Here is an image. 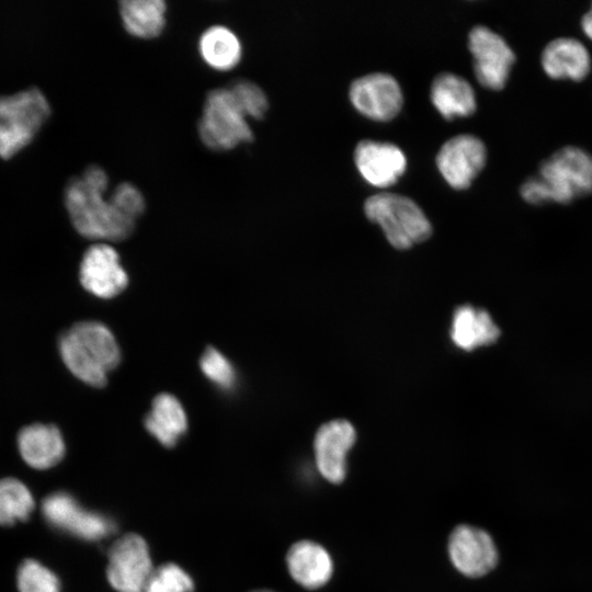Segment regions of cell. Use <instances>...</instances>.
<instances>
[{
  "instance_id": "obj_7",
  "label": "cell",
  "mask_w": 592,
  "mask_h": 592,
  "mask_svg": "<svg viewBox=\"0 0 592 592\" xmlns=\"http://www.w3.org/2000/svg\"><path fill=\"white\" fill-rule=\"evenodd\" d=\"M474 73L486 89L502 90L515 62V54L505 39L487 26L476 25L468 34Z\"/></svg>"
},
{
  "instance_id": "obj_10",
  "label": "cell",
  "mask_w": 592,
  "mask_h": 592,
  "mask_svg": "<svg viewBox=\"0 0 592 592\" xmlns=\"http://www.w3.org/2000/svg\"><path fill=\"white\" fill-rule=\"evenodd\" d=\"M152 571L148 546L139 535L127 534L110 548L106 573L116 591L145 592Z\"/></svg>"
},
{
  "instance_id": "obj_9",
  "label": "cell",
  "mask_w": 592,
  "mask_h": 592,
  "mask_svg": "<svg viewBox=\"0 0 592 592\" xmlns=\"http://www.w3.org/2000/svg\"><path fill=\"white\" fill-rule=\"evenodd\" d=\"M42 513L50 526L86 540L105 538L115 530L111 519L82 508L67 492L47 496L42 502Z\"/></svg>"
},
{
  "instance_id": "obj_21",
  "label": "cell",
  "mask_w": 592,
  "mask_h": 592,
  "mask_svg": "<svg viewBox=\"0 0 592 592\" xmlns=\"http://www.w3.org/2000/svg\"><path fill=\"white\" fill-rule=\"evenodd\" d=\"M146 430L164 447H173L187 431V417L179 399L167 392L152 400L144 421Z\"/></svg>"
},
{
  "instance_id": "obj_4",
  "label": "cell",
  "mask_w": 592,
  "mask_h": 592,
  "mask_svg": "<svg viewBox=\"0 0 592 592\" xmlns=\"http://www.w3.org/2000/svg\"><path fill=\"white\" fill-rule=\"evenodd\" d=\"M50 113L45 94L34 87L0 96V157L9 159L29 145Z\"/></svg>"
},
{
  "instance_id": "obj_18",
  "label": "cell",
  "mask_w": 592,
  "mask_h": 592,
  "mask_svg": "<svg viewBox=\"0 0 592 592\" xmlns=\"http://www.w3.org/2000/svg\"><path fill=\"white\" fill-rule=\"evenodd\" d=\"M18 447L24 462L36 469H47L64 457L66 446L59 429L53 424L35 423L18 434Z\"/></svg>"
},
{
  "instance_id": "obj_13",
  "label": "cell",
  "mask_w": 592,
  "mask_h": 592,
  "mask_svg": "<svg viewBox=\"0 0 592 592\" xmlns=\"http://www.w3.org/2000/svg\"><path fill=\"white\" fill-rule=\"evenodd\" d=\"M352 105L362 115L377 122L396 117L403 104L397 80L384 72H374L355 79L349 90Z\"/></svg>"
},
{
  "instance_id": "obj_28",
  "label": "cell",
  "mask_w": 592,
  "mask_h": 592,
  "mask_svg": "<svg viewBox=\"0 0 592 592\" xmlns=\"http://www.w3.org/2000/svg\"><path fill=\"white\" fill-rule=\"evenodd\" d=\"M191 577L178 565L166 563L153 569L145 592H193Z\"/></svg>"
},
{
  "instance_id": "obj_5",
  "label": "cell",
  "mask_w": 592,
  "mask_h": 592,
  "mask_svg": "<svg viewBox=\"0 0 592 592\" xmlns=\"http://www.w3.org/2000/svg\"><path fill=\"white\" fill-rule=\"evenodd\" d=\"M229 87L210 90L203 104L197 129L210 150L227 151L253 140V130Z\"/></svg>"
},
{
  "instance_id": "obj_12",
  "label": "cell",
  "mask_w": 592,
  "mask_h": 592,
  "mask_svg": "<svg viewBox=\"0 0 592 592\" xmlns=\"http://www.w3.org/2000/svg\"><path fill=\"white\" fill-rule=\"evenodd\" d=\"M435 161L449 186L466 190L485 168L487 148L482 140L474 135H457L442 145Z\"/></svg>"
},
{
  "instance_id": "obj_15",
  "label": "cell",
  "mask_w": 592,
  "mask_h": 592,
  "mask_svg": "<svg viewBox=\"0 0 592 592\" xmlns=\"http://www.w3.org/2000/svg\"><path fill=\"white\" fill-rule=\"evenodd\" d=\"M354 162L362 178L376 187L394 185L407 168L406 156L398 146L369 139L356 145Z\"/></svg>"
},
{
  "instance_id": "obj_14",
  "label": "cell",
  "mask_w": 592,
  "mask_h": 592,
  "mask_svg": "<svg viewBox=\"0 0 592 592\" xmlns=\"http://www.w3.org/2000/svg\"><path fill=\"white\" fill-rule=\"evenodd\" d=\"M81 285L99 298H113L128 284L118 252L105 242L92 244L83 254L79 271Z\"/></svg>"
},
{
  "instance_id": "obj_1",
  "label": "cell",
  "mask_w": 592,
  "mask_h": 592,
  "mask_svg": "<svg viewBox=\"0 0 592 592\" xmlns=\"http://www.w3.org/2000/svg\"><path fill=\"white\" fill-rule=\"evenodd\" d=\"M109 184V174L96 164L66 184L67 213L75 229L88 239L121 241L135 229L136 221L122 214L106 195Z\"/></svg>"
},
{
  "instance_id": "obj_20",
  "label": "cell",
  "mask_w": 592,
  "mask_h": 592,
  "mask_svg": "<svg viewBox=\"0 0 592 592\" xmlns=\"http://www.w3.org/2000/svg\"><path fill=\"white\" fill-rule=\"evenodd\" d=\"M430 98L437 112L447 121L473 115L476 95L469 82L452 72H441L431 84Z\"/></svg>"
},
{
  "instance_id": "obj_19",
  "label": "cell",
  "mask_w": 592,
  "mask_h": 592,
  "mask_svg": "<svg viewBox=\"0 0 592 592\" xmlns=\"http://www.w3.org/2000/svg\"><path fill=\"white\" fill-rule=\"evenodd\" d=\"M499 335V328L485 309L462 305L454 310L449 337L458 349L473 351L494 343Z\"/></svg>"
},
{
  "instance_id": "obj_8",
  "label": "cell",
  "mask_w": 592,
  "mask_h": 592,
  "mask_svg": "<svg viewBox=\"0 0 592 592\" xmlns=\"http://www.w3.org/2000/svg\"><path fill=\"white\" fill-rule=\"evenodd\" d=\"M447 554L455 570L471 579L487 576L499 561V551L491 535L470 524H459L451 532Z\"/></svg>"
},
{
  "instance_id": "obj_6",
  "label": "cell",
  "mask_w": 592,
  "mask_h": 592,
  "mask_svg": "<svg viewBox=\"0 0 592 592\" xmlns=\"http://www.w3.org/2000/svg\"><path fill=\"white\" fill-rule=\"evenodd\" d=\"M536 175L548 203L569 204L592 194V156L576 146L562 147L540 163Z\"/></svg>"
},
{
  "instance_id": "obj_16",
  "label": "cell",
  "mask_w": 592,
  "mask_h": 592,
  "mask_svg": "<svg viewBox=\"0 0 592 592\" xmlns=\"http://www.w3.org/2000/svg\"><path fill=\"white\" fill-rule=\"evenodd\" d=\"M286 567L292 579L307 590L326 587L334 572L329 550L312 539L294 543L286 554Z\"/></svg>"
},
{
  "instance_id": "obj_31",
  "label": "cell",
  "mask_w": 592,
  "mask_h": 592,
  "mask_svg": "<svg viewBox=\"0 0 592 592\" xmlns=\"http://www.w3.org/2000/svg\"><path fill=\"white\" fill-rule=\"evenodd\" d=\"M253 592H273V591H270V590H257V591H253Z\"/></svg>"
},
{
  "instance_id": "obj_24",
  "label": "cell",
  "mask_w": 592,
  "mask_h": 592,
  "mask_svg": "<svg viewBox=\"0 0 592 592\" xmlns=\"http://www.w3.org/2000/svg\"><path fill=\"white\" fill-rule=\"evenodd\" d=\"M34 505L33 496L22 481L15 478L0 480V525L13 526L29 520Z\"/></svg>"
},
{
  "instance_id": "obj_17",
  "label": "cell",
  "mask_w": 592,
  "mask_h": 592,
  "mask_svg": "<svg viewBox=\"0 0 592 592\" xmlns=\"http://www.w3.org/2000/svg\"><path fill=\"white\" fill-rule=\"evenodd\" d=\"M540 64L545 73L555 80H584L592 67L587 47L572 37H558L542 52Z\"/></svg>"
},
{
  "instance_id": "obj_26",
  "label": "cell",
  "mask_w": 592,
  "mask_h": 592,
  "mask_svg": "<svg viewBox=\"0 0 592 592\" xmlns=\"http://www.w3.org/2000/svg\"><path fill=\"white\" fill-rule=\"evenodd\" d=\"M200 366L203 374L221 390L228 391L236 386L235 367L217 349L207 348L200 360Z\"/></svg>"
},
{
  "instance_id": "obj_3",
  "label": "cell",
  "mask_w": 592,
  "mask_h": 592,
  "mask_svg": "<svg viewBox=\"0 0 592 592\" xmlns=\"http://www.w3.org/2000/svg\"><path fill=\"white\" fill-rule=\"evenodd\" d=\"M364 213L399 250L423 242L432 235V225L421 207L400 194L384 192L369 196L364 203Z\"/></svg>"
},
{
  "instance_id": "obj_27",
  "label": "cell",
  "mask_w": 592,
  "mask_h": 592,
  "mask_svg": "<svg viewBox=\"0 0 592 592\" xmlns=\"http://www.w3.org/2000/svg\"><path fill=\"white\" fill-rule=\"evenodd\" d=\"M238 105L248 118L262 119L269 109L265 92L257 83L240 79L229 87Z\"/></svg>"
},
{
  "instance_id": "obj_11",
  "label": "cell",
  "mask_w": 592,
  "mask_h": 592,
  "mask_svg": "<svg viewBox=\"0 0 592 592\" xmlns=\"http://www.w3.org/2000/svg\"><path fill=\"white\" fill-rule=\"evenodd\" d=\"M356 442V430L348 420L323 423L314 437V458L319 475L333 485L348 476V456Z\"/></svg>"
},
{
  "instance_id": "obj_29",
  "label": "cell",
  "mask_w": 592,
  "mask_h": 592,
  "mask_svg": "<svg viewBox=\"0 0 592 592\" xmlns=\"http://www.w3.org/2000/svg\"><path fill=\"white\" fill-rule=\"evenodd\" d=\"M115 207L125 216L137 220L146 209V200L143 192L130 182H121L110 194Z\"/></svg>"
},
{
  "instance_id": "obj_30",
  "label": "cell",
  "mask_w": 592,
  "mask_h": 592,
  "mask_svg": "<svg viewBox=\"0 0 592 592\" xmlns=\"http://www.w3.org/2000/svg\"><path fill=\"white\" fill-rule=\"evenodd\" d=\"M581 29L583 33L592 41V4L588 12L581 19Z\"/></svg>"
},
{
  "instance_id": "obj_22",
  "label": "cell",
  "mask_w": 592,
  "mask_h": 592,
  "mask_svg": "<svg viewBox=\"0 0 592 592\" xmlns=\"http://www.w3.org/2000/svg\"><path fill=\"white\" fill-rule=\"evenodd\" d=\"M198 53L212 69L228 71L242 58V44L238 35L226 25H212L200 36Z\"/></svg>"
},
{
  "instance_id": "obj_25",
  "label": "cell",
  "mask_w": 592,
  "mask_h": 592,
  "mask_svg": "<svg viewBox=\"0 0 592 592\" xmlns=\"http://www.w3.org/2000/svg\"><path fill=\"white\" fill-rule=\"evenodd\" d=\"M19 592H60L58 577L36 560L21 562L16 572Z\"/></svg>"
},
{
  "instance_id": "obj_2",
  "label": "cell",
  "mask_w": 592,
  "mask_h": 592,
  "mask_svg": "<svg viewBox=\"0 0 592 592\" xmlns=\"http://www.w3.org/2000/svg\"><path fill=\"white\" fill-rule=\"evenodd\" d=\"M59 353L68 369L81 382L104 387L109 373L121 362V350L112 331L98 321H82L64 332Z\"/></svg>"
},
{
  "instance_id": "obj_23",
  "label": "cell",
  "mask_w": 592,
  "mask_h": 592,
  "mask_svg": "<svg viewBox=\"0 0 592 592\" xmlns=\"http://www.w3.org/2000/svg\"><path fill=\"white\" fill-rule=\"evenodd\" d=\"M167 10L162 0H124L118 9L126 32L143 39L155 38L163 32Z\"/></svg>"
}]
</instances>
